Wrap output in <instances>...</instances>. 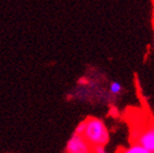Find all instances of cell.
Wrapping results in <instances>:
<instances>
[{
    "instance_id": "10",
    "label": "cell",
    "mask_w": 154,
    "mask_h": 153,
    "mask_svg": "<svg viewBox=\"0 0 154 153\" xmlns=\"http://www.w3.org/2000/svg\"><path fill=\"white\" fill-rule=\"evenodd\" d=\"M150 128H151V129H152V130H153V131H154V123H153V124H152V126L150 127Z\"/></svg>"
},
{
    "instance_id": "8",
    "label": "cell",
    "mask_w": 154,
    "mask_h": 153,
    "mask_svg": "<svg viewBox=\"0 0 154 153\" xmlns=\"http://www.w3.org/2000/svg\"><path fill=\"white\" fill-rule=\"evenodd\" d=\"M152 5H153V27H154V0H152Z\"/></svg>"
},
{
    "instance_id": "4",
    "label": "cell",
    "mask_w": 154,
    "mask_h": 153,
    "mask_svg": "<svg viewBox=\"0 0 154 153\" xmlns=\"http://www.w3.org/2000/svg\"><path fill=\"white\" fill-rule=\"evenodd\" d=\"M119 153H154V152L146 150L145 148H143L142 145H140L139 143H136V144H134V145L129 147L128 149L122 150Z\"/></svg>"
},
{
    "instance_id": "9",
    "label": "cell",
    "mask_w": 154,
    "mask_h": 153,
    "mask_svg": "<svg viewBox=\"0 0 154 153\" xmlns=\"http://www.w3.org/2000/svg\"><path fill=\"white\" fill-rule=\"evenodd\" d=\"M75 153H93L92 150H90V151H84V152H75Z\"/></svg>"
},
{
    "instance_id": "7",
    "label": "cell",
    "mask_w": 154,
    "mask_h": 153,
    "mask_svg": "<svg viewBox=\"0 0 154 153\" xmlns=\"http://www.w3.org/2000/svg\"><path fill=\"white\" fill-rule=\"evenodd\" d=\"M93 153H107V151L105 150L104 145H96V147L92 148Z\"/></svg>"
},
{
    "instance_id": "1",
    "label": "cell",
    "mask_w": 154,
    "mask_h": 153,
    "mask_svg": "<svg viewBox=\"0 0 154 153\" xmlns=\"http://www.w3.org/2000/svg\"><path fill=\"white\" fill-rule=\"evenodd\" d=\"M85 127L83 130L82 137L91 148L96 145H105L109 140V133L104 121L96 117H88L84 119Z\"/></svg>"
},
{
    "instance_id": "3",
    "label": "cell",
    "mask_w": 154,
    "mask_h": 153,
    "mask_svg": "<svg viewBox=\"0 0 154 153\" xmlns=\"http://www.w3.org/2000/svg\"><path fill=\"white\" fill-rule=\"evenodd\" d=\"M137 143L142 145L146 150L154 152V131L151 128L143 130L137 136Z\"/></svg>"
},
{
    "instance_id": "6",
    "label": "cell",
    "mask_w": 154,
    "mask_h": 153,
    "mask_svg": "<svg viewBox=\"0 0 154 153\" xmlns=\"http://www.w3.org/2000/svg\"><path fill=\"white\" fill-rule=\"evenodd\" d=\"M84 127H85V123H84V120H83V121H81L80 124L77 126V128H75V130H74V133L82 136L83 130H84Z\"/></svg>"
},
{
    "instance_id": "2",
    "label": "cell",
    "mask_w": 154,
    "mask_h": 153,
    "mask_svg": "<svg viewBox=\"0 0 154 153\" xmlns=\"http://www.w3.org/2000/svg\"><path fill=\"white\" fill-rule=\"evenodd\" d=\"M92 150V148L90 145L86 140L83 138L81 135L74 133L71 136V138L69 139L66 145V153H75V152H84V151Z\"/></svg>"
},
{
    "instance_id": "5",
    "label": "cell",
    "mask_w": 154,
    "mask_h": 153,
    "mask_svg": "<svg viewBox=\"0 0 154 153\" xmlns=\"http://www.w3.org/2000/svg\"><path fill=\"white\" fill-rule=\"evenodd\" d=\"M122 90V86L120 83L118 82H112L109 86V91L110 93H113V94H118V93H120Z\"/></svg>"
}]
</instances>
